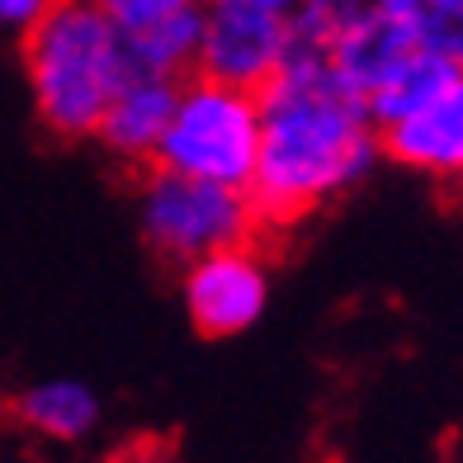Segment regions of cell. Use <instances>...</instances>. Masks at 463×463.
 Wrapping results in <instances>:
<instances>
[{"label":"cell","instance_id":"1","mask_svg":"<svg viewBox=\"0 0 463 463\" xmlns=\"http://www.w3.org/2000/svg\"><path fill=\"white\" fill-rule=\"evenodd\" d=\"M378 156L383 137L369 104L326 57L293 52L260 90V156L246 194L260 227H293L350 194Z\"/></svg>","mask_w":463,"mask_h":463},{"label":"cell","instance_id":"2","mask_svg":"<svg viewBox=\"0 0 463 463\" xmlns=\"http://www.w3.org/2000/svg\"><path fill=\"white\" fill-rule=\"evenodd\" d=\"M33 109L57 137H95L118 86L133 76L128 38L95 0H52L24 33Z\"/></svg>","mask_w":463,"mask_h":463},{"label":"cell","instance_id":"3","mask_svg":"<svg viewBox=\"0 0 463 463\" xmlns=\"http://www.w3.org/2000/svg\"><path fill=\"white\" fill-rule=\"evenodd\" d=\"M260 156V95L194 76L180 86L175 114L156 146V171L246 189Z\"/></svg>","mask_w":463,"mask_h":463},{"label":"cell","instance_id":"4","mask_svg":"<svg viewBox=\"0 0 463 463\" xmlns=\"http://www.w3.org/2000/svg\"><path fill=\"white\" fill-rule=\"evenodd\" d=\"M137 227H142V241L161 260L184 269L213 256V250L256 246L260 213L246 189L171 175L152 165V175L137 189Z\"/></svg>","mask_w":463,"mask_h":463},{"label":"cell","instance_id":"5","mask_svg":"<svg viewBox=\"0 0 463 463\" xmlns=\"http://www.w3.org/2000/svg\"><path fill=\"white\" fill-rule=\"evenodd\" d=\"M180 298L184 317L208 341L250 331L269 307V265L260 260L256 246H232L213 250L194 265L180 269Z\"/></svg>","mask_w":463,"mask_h":463},{"label":"cell","instance_id":"6","mask_svg":"<svg viewBox=\"0 0 463 463\" xmlns=\"http://www.w3.org/2000/svg\"><path fill=\"white\" fill-rule=\"evenodd\" d=\"M293 57V33L284 14L241 10V5H203V43L199 76L237 90H265Z\"/></svg>","mask_w":463,"mask_h":463},{"label":"cell","instance_id":"7","mask_svg":"<svg viewBox=\"0 0 463 463\" xmlns=\"http://www.w3.org/2000/svg\"><path fill=\"white\" fill-rule=\"evenodd\" d=\"M378 137H383V156H392L397 165L439 184H463V71H454V80L435 99L388 123Z\"/></svg>","mask_w":463,"mask_h":463},{"label":"cell","instance_id":"8","mask_svg":"<svg viewBox=\"0 0 463 463\" xmlns=\"http://www.w3.org/2000/svg\"><path fill=\"white\" fill-rule=\"evenodd\" d=\"M175 99H180V80L175 76H146L133 71L128 80L118 86V95L109 99V109L99 118V146L109 152L114 161H156V146L165 137V123L175 114Z\"/></svg>","mask_w":463,"mask_h":463},{"label":"cell","instance_id":"9","mask_svg":"<svg viewBox=\"0 0 463 463\" xmlns=\"http://www.w3.org/2000/svg\"><path fill=\"white\" fill-rule=\"evenodd\" d=\"M416 52H420L416 38H411L402 24H397V19H388L383 10L373 5V14H369L364 24L354 29V33H350L326 61L335 67V76H341L345 86L369 104V99L383 90L397 71L407 67Z\"/></svg>","mask_w":463,"mask_h":463},{"label":"cell","instance_id":"10","mask_svg":"<svg viewBox=\"0 0 463 463\" xmlns=\"http://www.w3.org/2000/svg\"><path fill=\"white\" fill-rule=\"evenodd\" d=\"M14 416L33 435L57 439V445H76L99 426V397L80 378H43V383L14 397Z\"/></svg>","mask_w":463,"mask_h":463},{"label":"cell","instance_id":"11","mask_svg":"<svg viewBox=\"0 0 463 463\" xmlns=\"http://www.w3.org/2000/svg\"><path fill=\"white\" fill-rule=\"evenodd\" d=\"M123 38H128V61H133V71H146V76H175V80H180V71L199 61V43H203V5L161 19V24L142 29V33H123Z\"/></svg>","mask_w":463,"mask_h":463},{"label":"cell","instance_id":"12","mask_svg":"<svg viewBox=\"0 0 463 463\" xmlns=\"http://www.w3.org/2000/svg\"><path fill=\"white\" fill-rule=\"evenodd\" d=\"M369 14H373V0H298V10L288 14L293 52L331 57Z\"/></svg>","mask_w":463,"mask_h":463},{"label":"cell","instance_id":"13","mask_svg":"<svg viewBox=\"0 0 463 463\" xmlns=\"http://www.w3.org/2000/svg\"><path fill=\"white\" fill-rule=\"evenodd\" d=\"M388 19H397L426 52L463 67V0H373Z\"/></svg>","mask_w":463,"mask_h":463},{"label":"cell","instance_id":"14","mask_svg":"<svg viewBox=\"0 0 463 463\" xmlns=\"http://www.w3.org/2000/svg\"><path fill=\"white\" fill-rule=\"evenodd\" d=\"M454 71H463V67H449L445 57H435V52L420 48V52L407 61V67L397 71V76L388 80V86L369 99V114H373V123H378V133H383L388 123L416 114L426 99H435V95L454 80Z\"/></svg>","mask_w":463,"mask_h":463},{"label":"cell","instance_id":"15","mask_svg":"<svg viewBox=\"0 0 463 463\" xmlns=\"http://www.w3.org/2000/svg\"><path fill=\"white\" fill-rule=\"evenodd\" d=\"M95 5L114 19L118 33H142V29H152V24H161V19H171V14L199 10L203 0H95Z\"/></svg>","mask_w":463,"mask_h":463},{"label":"cell","instance_id":"16","mask_svg":"<svg viewBox=\"0 0 463 463\" xmlns=\"http://www.w3.org/2000/svg\"><path fill=\"white\" fill-rule=\"evenodd\" d=\"M48 5H52V0H0V29L29 33L38 19H43Z\"/></svg>","mask_w":463,"mask_h":463},{"label":"cell","instance_id":"17","mask_svg":"<svg viewBox=\"0 0 463 463\" xmlns=\"http://www.w3.org/2000/svg\"><path fill=\"white\" fill-rule=\"evenodd\" d=\"M203 5H241V10H265V14H293L298 0H203Z\"/></svg>","mask_w":463,"mask_h":463}]
</instances>
